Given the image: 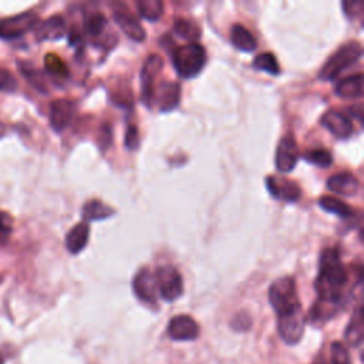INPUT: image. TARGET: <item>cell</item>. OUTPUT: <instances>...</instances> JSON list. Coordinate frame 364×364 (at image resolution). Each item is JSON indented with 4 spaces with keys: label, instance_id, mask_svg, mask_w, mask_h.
I'll return each instance as SVG.
<instances>
[{
    "label": "cell",
    "instance_id": "cell-1",
    "mask_svg": "<svg viewBox=\"0 0 364 364\" xmlns=\"http://www.w3.org/2000/svg\"><path fill=\"white\" fill-rule=\"evenodd\" d=\"M347 280L349 273L342 262L339 251L337 248L325 249L320 256L319 275L315 282L318 300L342 309L343 288Z\"/></svg>",
    "mask_w": 364,
    "mask_h": 364
},
{
    "label": "cell",
    "instance_id": "cell-2",
    "mask_svg": "<svg viewBox=\"0 0 364 364\" xmlns=\"http://www.w3.org/2000/svg\"><path fill=\"white\" fill-rule=\"evenodd\" d=\"M172 64L182 79H192L206 64V51L199 43H188L172 51Z\"/></svg>",
    "mask_w": 364,
    "mask_h": 364
},
{
    "label": "cell",
    "instance_id": "cell-3",
    "mask_svg": "<svg viewBox=\"0 0 364 364\" xmlns=\"http://www.w3.org/2000/svg\"><path fill=\"white\" fill-rule=\"evenodd\" d=\"M269 303L277 316L302 307L295 279L291 276H283L275 280L269 288Z\"/></svg>",
    "mask_w": 364,
    "mask_h": 364
},
{
    "label": "cell",
    "instance_id": "cell-4",
    "mask_svg": "<svg viewBox=\"0 0 364 364\" xmlns=\"http://www.w3.org/2000/svg\"><path fill=\"white\" fill-rule=\"evenodd\" d=\"M363 55V48L360 43L353 42L342 46L334 55L329 57V60L325 63L319 73V79L323 82H331L336 80L340 75L342 71H345L347 67L358 62V59Z\"/></svg>",
    "mask_w": 364,
    "mask_h": 364
},
{
    "label": "cell",
    "instance_id": "cell-5",
    "mask_svg": "<svg viewBox=\"0 0 364 364\" xmlns=\"http://www.w3.org/2000/svg\"><path fill=\"white\" fill-rule=\"evenodd\" d=\"M306 322L307 318L303 313L302 307L277 316V331L280 334V339L289 346L298 345L303 337Z\"/></svg>",
    "mask_w": 364,
    "mask_h": 364
},
{
    "label": "cell",
    "instance_id": "cell-6",
    "mask_svg": "<svg viewBox=\"0 0 364 364\" xmlns=\"http://www.w3.org/2000/svg\"><path fill=\"white\" fill-rule=\"evenodd\" d=\"M39 26V16L35 12H23L20 15L0 20V39L16 40Z\"/></svg>",
    "mask_w": 364,
    "mask_h": 364
},
{
    "label": "cell",
    "instance_id": "cell-7",
    "mask_svg": "<svg viewBox=\"0 0 364 364\" xmlns=\"http://www.w3.org/2000/svg\"><path fill=\"white\" fill-rule=\"evenodd\" d=\"M155 280H157L158 295L167 300H176L184 292V283L179 272L172 265H161L155 271Z\"/></svg>",
    "mask_w": 364,
    "mask_h": 364
},
{
    "label": "cell",
    "instance_id": "cell-8",
    "mask_svg": "<svg viewBox=\"0 0 364 364\" xmlns=\"http://www.w3.org/2000/svg\"><path fill=\"white\" fill-rule=\"evenodd\" d=\"M164 66V60L158 55H151L141 70V97L147 107L152 106V101L155 97V79L161 73V69Z\"/></svg>",
    "mask_w": 364,
    "mask_h": 364
},
{
    "label": "cell",
    "instance_id": "cell-9",
    "mask_svg": "<svg viewBox=\"0 0 364 364\" xmlns=\"http://www.w3.org/2000/svg\"><path fill=\"white\" fill-rule=\"evenodd\" d=\"M113 17L120 29L134 42H143L145 39V32L138 19L129 12V9L122 3L113 5Z\"/></svg>",
    "mask_w": 364,
    "mask_h": 364
},
{
    "label": "cell",
    "instance_id": "cell-10",
    "mask_svg": "<svg viewBox=\"0 0 364 364\" xmlns=\"http://www.w3.org/2000/svg\"><path fill=\"white\" fill-rule=\"evenodd\" d=\"M168 336L175 342H191L198 339L199 326L188 315H179L170 320Z\"/></svg>",
    "mask_w": 364,
    "mask_h": 364
},
{
    "label": "cell",
    "instance_id": "cell-11",
    "mask_svg": "<svg viewBox=\"0 0 364 364\" xmlns=\"http://www.w3.org/2000/svg\"><path fill=\"white\" fill-rule=\"evenodd\" d=\"M133 289L136 296L141 302L148 304H154L157 302V296H158L157 280H155L154 272H151L148 268L140 269L138 273L134 276Z\"/></svg>",
    "mask_w": 364,
    "mask_h": 364
},
{
    "label": "cell",
    "instance_id": "cell-12",
    "mask_svg": "<svg viewBox=\"0 0 364 364\" xmlns=\"http://www.w3.org/2000/svg\"><path fill=\"white\" fill-rule=\"evenodd\" d=\"M75 113V104L67 98H59L50 106V124L56 133H62L71 124Z\"/></svg>",
    "mask_w": 364,
    "mask_h": 364
},
{
    "label": "cell",
    "instance_id": "cell-13",
    "mask_svg": "<svg viewBox=\"0 0 364 364\" xmlns=\"http://www.w3.org/2000/svg\"><path fill=\"white\" fill-rule=\"evenodd\" d=\"M320 122L327 131H330L334 137L340 140H346L354 133L353 121L350 120V117L337 110H330L325 113Z\"/></svg>",
    "mask_w": 364,
    "mask_h": 364
},
{
    "label": "cell",
    "instance_id": "cell-14",
    "mask_svg": "<svg viewBox=\"0 0 364 364\" xmlns=\"http://www.w3.org/2000/svg\"><path fill=\"white\" fill-rule=\"evenodd\" d=\"M298 158V144L295 138L292 136L283 137L276 149V168L283 174H288L296 167Z\"/></svg>",
    "mask_w": 364,
    "mask_h": 364
},
{
    "label": "cell",
    "instance_id": "cell-15",
    "mask_svg": "<svg viewBox=\"0 0 364 364\" xmlns=\"http://www.w3.org/2000/svg\"><path fill=\"white\" fill-rule=\"evenodd\" d=\"M266 188L273 198L286 202H296L302 195L300 187L296 184V182L277 176L266 178Z\"/></svg>",
    "mask_w": 364,
    "mask_h": 364
},
{
    "label": "cell",
    "instance_id": "cell-16",
    "mask_svg": "<svg viewBox=\"0 0 364 364\" xmlns=\"http://www.w3.org/2000/svg\"><path fill=\"white\" fill-rule=\"evenodd\" d=\"M66 35V21L62 16H51L37 26L36 37L39 42L59 40Z\"/></svg>",
    "mask_w": 364,
    "mask_h": 364
},
{
    "label": "cell",
    "instance_id": "cell-17",
    "mask_svg": "<svg viewBox=\"0 0 364 364\" xmlns=\"http://www.w3.org/2000/svg\"><path fill=\"white\" fill-rule=\"evenodd\" d=\"M358 179L350 172L336 174L327 179V188L334 194L345 197L354 195L358 191Z\"/></svg>",
    "mask_w": 364,
    "mask_h": 364
},
{
    "label": "cell",
    "instance_id": "cell-18",
    "mask_svg": "<svg viewBox=\"0 0 364 364\" xmlns=\"http://www.w3.org/2000/svg\"><path fill=\"white\" fill-rule=\"evenodd\" d=\"M90 228L86 222L77 224L66 237V248L71 255L80 253L89 244Z\"/></svg>",
    "mask_w": 364,
    "mask_h": 364
},
{
    "label": "cell",
    "instance_id": "cell-19",
    "mask_svg": "<svg viewBox=\"0 0 364 364\" xmlns=\"http://www.w3.org/2000/svg\"><path fill=\"white\" fill-rule=\"evenodd\" d=\"M336 94L347 98V100H354L363 95V74L357 73L354 75L345 77V79L339 80L334 87Z\"/></svg>",
    "mask_w": 364,
    "mask_h": 364
},
{
    "label": "cell",
    "instance_id": "cell-20",
    "mask_svg": "<svg viewBox=\"0 0 364 364\" xmlns=\"http://www.w3.org/2000/svg\"><path fill=\"white\" fill-rule=\"evenodd\" d=\"M181 101V86L178 83L165 82L160 86L158 93V106L163 113L172 111L178 107Z\"/></svg>",
    "mask_w": 364,
    "mask_h": 364
},
{
    "label": "cell",
    "instance_id": "cell-21",
    "mask_svg": "<svg viewBox=\"0 0 364 364\" xmlns=\"http://www.w3.org/2000/svg\"><path fill=\"white\" fill-rule=\"evenodd\" d=\"M230 42L241 51H253L256 48L255 36L245 28V26L237 23L230 29Z\"/></svg>",
    "mask_w": 364,
    "mask_h": 364
},
{
    "label": "cell",
    "instance_id": "cell-22",
    "mask_svg": "<svg viewBox=\"0 0 364 364\" xmlns=\"http://www.w3.org/2000/svg\"><path fill=\"white\" fill-rule=\"evenodd\" d=\"M363 336H364V322H363V307L358 306L357 310L354 311V315L346 329L345 337H346V342L353 346L357 347L361 345L363 342Z\"/></svg>",
    "mask_w": 364,
    "mask_h": 364
},
{
    "label": "cell",
    "instance_id": "cell-23",
    "mask_svg": "<svg viewBox=\"0 0 364 364\" xmlns=\"http://www.w3.org/2000/svg\"><path fill=\"white\" fill-rule=\"evenodd\" d=\"M318 203L323 211L334 214L339 218H352V215H354V211L352 208L346 202L336 197H330V195L322 197Z\"/></svg>",
    "mask_w": 364,
    "mask_h": 364
},
{
    "label": "cell",
    "instance_id": "cell-24",
    "mask_svg": "<svg viewBox=\"0 0 364 364\" xmlns=\"http://www.w3.org/2000/svg\"><path fill=\"white\" fill-rule=\"evenodd\" d=\"M114 214V210L101 201L93 199L87 202L83 208V218L86 221H100V219H107Z\"/></svg>",
    "mask_w": 364,
    "mask_h": 364
},
{
    "label": "cell",
    "instance_id": "cell-25",
    "mask_svg": "<svg viewBox=\"0 0 364 364\" xmlns=\"http://www.w3.org/2000/svg\"><path fill=\"white\" fill-rule=\"evenodd\" d=\"M136 5L140 16L149 21L158 20L164 13V3L161 0H138Z\"/></svg>",
    "mask_w": 364,
    "mask_h": 364
},
{
    "label": "cell",
    "instance_id": "cell-26",
    "mask_svg": "<svg viewBox=\"0 0 364 364\" xmlns=\"http://www.w3.org/2000/svg\"><path fill=\"white\" fill-rule=\"evenodd\" d=\"M174 30L178 36L191 40V43H197L201 37V28L195 21L188 19H176L174 23Z\"/></svg>",
    "mask_w": 364,
    "mask_h": 364
},
{
    "label": "cell",
    "instance_id": "cell-27",
    "mask_svg": "<svg viewBox=\"0 0 364 364\" xmlns=\"http://www.w3.org/2000/svg\"><path fill=\"white\" fill-rule=\"evenodd\" d=\"M253 67L256 70H264V71H266L269 74H275V75L280 73V67H279L276 56L273 53H269V51L256 56L253 60Z\"/></svg>",
    "mask_w": 364,
    "mask_h": 364
},
{
    "label": "cell",
    "instance_id": "cell-28",
    "mask_svg": "<svg viewBox=\"0 0 364 364\" xmlns=\"http://www.w3.org/2000/svg\"><path fill=\"white\" fill-rule=\"evenodd\" d=\"M106 28H107V19H106V16L98 13V12L91 13L84 21V29H86L87 35L93 36V37L100 36L104 30H106Z\"/></svg>",
    "mask_w": 364,
    "mask_h": 364
},
{
    "label": "cell",
    "instance_id": "cell-29",
    "mask_svg": "<svg viewBox=\"0 0 364 364\" xmlns=\"http://www.w3.org/2000/svg\"><path fill=\"white\" fill-rule=\"evenodd\" d=\"M304 160L322 168H329L333 164L331 154L323 148H316L304 152Z\"/></svg>",
    "mask_w": 364,
    "mask_h": 364
},
{
    "label": "cell",
    "instance_id": "cell-30",
    "mask_svg": "<svg viewBox=\"0 0 364 364\" xmlns=\"http://www.w3.org/2000/svg\"><path fill=\"white\" fill-rule=\"evenodd\" d=\"M20 64V70L23 73V75L28 79V82H30L40 93H47L46 87H44V82L42 79V74L39 71L35 70V67H29L28 64H23V63H19Z\"/></svg>",
    "mask_w": 364,
    "mask_h": 364
},
{
    "label": "cell",
    "instance_id": "cell-31",
    "mask_svg": "<svg viewBox=\"0 0 364 364\" xmlns=\"http://www.w3.org/2000/svg\"><path fill=\"white\" fill-rule=\"evenodd\" d=\"M330 356H331V364H352L347 349L339 342L331 343Z\"/></svg>",
    "mask_w": 364,
    "mask_h": 364
},
{
    "label": "cell",
    "instance_id": "cell-32",
    "mask_svg": "<svg viewBox=\"0 0 364 364\" xmlns=\"http://www.w3.org/2000/svg\"><path fill=\"white\" fill-rule=\"evenodd\" d=\"M46 69L48 70V73L55 74L57 77H67L69 75L66 64L55 55H48L46 57Z\"/></svg>",
    "mask_w": 364,
    "mask_h": 364
},
{
    "label": "cell",
    "instance_id": "cell-33",
    "mask_svg": "<svg viewBox=\"0 0 364 364\" xmlns=\"http://www.w3.org/2000/svg\"><path fill=\"white\" fill-rule=\"evenodd\" d=\"M17 89V82L15 75L5 69H0V91L13 93Z\"/></svg>",
    "mask_w": 364,
    "mask_h": 364
},
{
    "label": "cell",
    "instance_id": "cell-34",
    "mask_svg": "<svg viewBox=\"0 0 364 364\" xmlns=\"http://www.w3.org/2000/svg\"><path fill=\"white\" fill-rule=\"evenodd\" d=\"M13 230V219L9 214L0 212V242H6Z\"/></svg>",
    "mask_w": 364,
    "mask_h": 364
},
{
    "label": "cell",
    "instance_id": "cell-35",
    "mask_svg": "<svg viewBox=\"0 0 364 364\" xmlns=\"http://www.w3.org/2000/svg\"><path fill=\"white\" fill-rule=\"evenodd\" d=\"M124 145L128 149H137L140 145V134H138V128L136 125H129L127 128V133H125V140H124Z\"/></svg>",
    "mask_w": 364,
    "mask_h": 364
},
{
    "label": "cell",
    "instance_id": "cell-36",
    "mask_svg": "<svg viewBox=\"0 0 364 364\" xmlns=\"http://www.w3.org/2000/svg\"><path fill=\"white\" fill-rule=\"evenodd\" d=\"M360 5H363V2H360V0H353V2H343V9H345L346 16L349 19H356L358 16H363L364 6L358 8Z\"/></svg>",
    "mask_w": 364,
    "mask_h": 364
},
{
    "label": "cell",
    "instance_id": "cell-37",
    "mask_svg": "<svg viewBox=\"0 0 364 364\" xmlns=\"http://www.w3.org/2000/svg\"><path fill=\"white\" fill-rule=\"evenodd\" d=\"M0 364H5V358L2 354H0Z\"/></svg>",
    "mask_w": 364,
    "mask_h": 364
},
{
    "label": "cell",
    "instance_id": "cell-38",
    "mask_svg": "<svg viewBox=\"0 0 364 364\" xmlns=\"http://www.w3.org/2000/svg\"><path fill=\"white\" fill-rule=\"evenodd\" d=\"M313 364H326L323 360H318V361H315Z\"/></svg>",
    "mask_w": 364,
    "mask_h": 364
}]
</instances>
